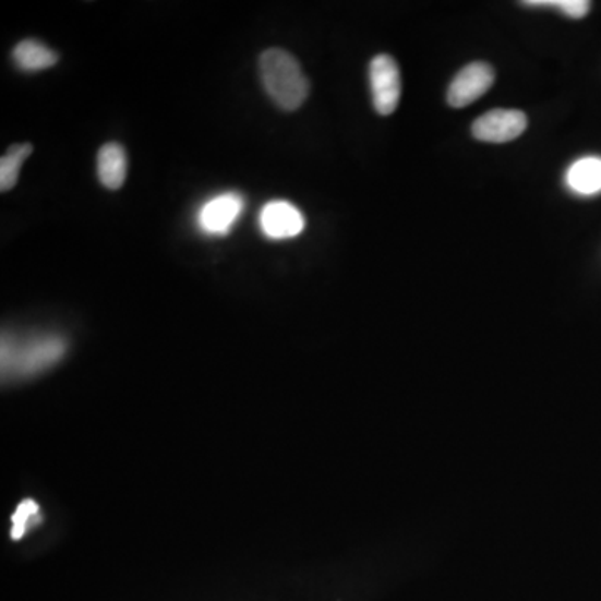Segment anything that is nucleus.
Segmentation results:
<instances>
[{
  "instance_id": "f8f14e48",
  "label": "nucleus",
  "mask_w": 601,
  "mask_h": 601,
  "mask_svg": "<svg viewBox=\"0 0 601 601\" xmlns=\"http://www.w3.org/2000/svg\"><path fill=\"white\" fill-rule=\"evenodd\" d=\"M527 8H555L569 19H584L590 12L588 0H528L521 2Z\"/></svg>"
},
{
  "instance_id": "39448f33",
  "label": "nucleus",
  "mask_w": 601,
  "mask_h": 601,
  "mask_svg": "<svg viewBox=\"0 0 601 601\" xmlns=\"http://www.w3.org/2000/svg\"><path fill=\"white\" fill-rule=\"evenodd\" d=\"M495 82V71L486 62H471L453 79L446 94L449 106L461 109L483 97Z\"/></svg>"
},
{
  "instance_id": "0eeeda50",
  "label": "nucleus",
  "mask_w": 601,
  "mask_h": 601,
  "mask_svg": "<svg viewBox=\"0 0 601 601\" xmlns=\"http://www.w3.org/2000/svg\"><path fill=\"white\" fill-rule=\"evenodd\" d=\"M304 214L288 201H271L260 214L261 231L276 241L296 238L304 231Z\"/></svg>"
},
{
  "instance_id": "7ed1b4c3",
  "label": "nucleus",
  "mask_w": 601,
  "mask_h": 601,
  "mask_svg": "<svg viewBox=\"0 0 601 601\" xmlns=\"http://www.w3.org/2000/svg\"><path fill=\"white\" fill-rule=\"evenodd\" d=\"M370 87L377 115L389 116L398 109L401 99V74L398 62L388 53H380L371 61Z\"/></svg>"
},
{
  "instance_id": "20e7f679",
  "label": "nucleus",
  "mask_w": 601,
  "mask_h": 601,
  "mask_svg": "<svg viewBox=\"0 0 601 601\" xmlns=\"http://www.w3.org/2000/svg\"><path fill=\"white\" fill-rule=\"evenodd\" d=\"M528 128V118L516 109H493L473 122L474 137L481 143L503 144L520 137Z\"/></svg>"
},
{
  "instance_id": "f257e3e1",
  "label": "nucleus",
  "mask_w": 601,
  "mask_h": 601,
  "mask_svg": "<svg viewBox=\"0 0 601 601\" xmlns=\"http://www.w3.org/2000/svg\"><path fill=\"white\" fill-rule=\"evenodd\" d=\"M260 69L264 89L276 106L288 112L303 106L310 96V81L291 53L278 47L264 50Z\"/></svg>"
},
{
  "instance_id": "f03ea898",
  "label": "nucleus",
  "mask_w": 601,
  "mask_h": 601,
  "mask_svg": "<svg viewBox=\"0 0 601 601\" xmlns=\"http://www.w3.org/2000/svg\"><path fill=\"white\" fill-rule=\"evenodd\" d=\"M65 352V341L59 336H34L29 339H2V371L15 376H29L58 363Z\"/></svg>"
},
{
  "instance_id": "9b49d317",
  "label": "nucleus",
  "mask_w": 601,
  "mask_h": 601,
  "mask_svg": "<svg viewBox=\"0 0 601 601\" xmlns=\"http://www.w3.org/2000/svg\"><path fill=\"white\" fill-rule=\"evenodd\" d=\"M34 147L29 143L14 144L0 159V189L8 193L17 184L22 164L33 154Z\"/></svg>"
},
{
  "instance_id": "1a4fd4ad",
  "label": "nucleus",
  "mask_w": 601,
  "mask_h": 601,
  "mask_svg": "<svg viewBox=\"0 0 601 601\" xmlns=\"http://www.w3.org/2000/svg\"><path fill=\"white\" fill-rule=\"evenodd\" d=\"M566 185L580 196H594L601 193V157L585 156L569 166L566 171Z\"/></svg>"
},
{
  "instance_id": "9d476101",
  "label": "nucleus",
  "mask_w": 601,
  "mask_h": 601,
  "mask_svg": "<svg viewBox=\"0 0 601 601\" xmlns=\"http://www.w3.org/2000/svg\"><path fill=\"white\" fill-rule=\"evenodd\" d=\"M12 61L24 72H40L58 64L59 53L39 40L27 39L12 50Z\"/></svg>"
},
{
  "instance_id": "ddd939ff",
  "label": "nucleus",
  "mask_w": 601,
  "mask_h": 601,
  "mask_svg": "<svg viewBox=\"0 0 601 601\" xmlns=\"http://www.w3.org/2000/svg\"><path fill=\"white\" fill-rule=\"evenodd\" d=\"M40 520L39 506L33 500H24L12 515V540H21L31 525Z\"/></svg>"
},
{
  "instance_id": "423d86ee",
  "label": "nucleus",
  "mask_w": 601,
  "mask_h": 601,
  "mask_svg": "<svg viewBox=\"0 0 601 601\" xmlns=\"http://www.w3.org/2000/svg\"><path fill=\"white\" fill-rule=\"evenodd\" d=\"M244 204L242 194H217L201 207L197 213V226L207 236H228L241 217Z\"/></svg>"
},
{
  "instance_id": "6e6552de",
  "label": "nucleus",
  "mask_w": 601,
  "mask_h": 601,
  "mask_svg": "<svg viewBox=\"0 0 601 601\" xmlns=\"http://www.w3.org/2000/svg\"><path fill=\"white\" fill-rule=\"evenodd\" d=\"M97 176L104 188L118 191L128 176V154L119 143L104 144L97 154Z\"/></svg>"
}]
</instances>
